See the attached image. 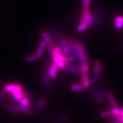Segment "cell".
<instances>
[{"instance_id": "obj_10", "label": "cell", "mask_w": 123, "mask_h": 123, "mask_svg": "<svg viewBox=\"0 0 123 123\" xmlns=\"http://www.w3.org/2000/svg\"><path fill=\"white\" fill-rule=\"evenodd\" d=\"M75 66L78 67L83 73L88 74L90 70V65L88 62H81L77 63Z\"/></svg>"}, {"instance_id": "obj_4", "label": "cell", "mask_w": 123, "mask_h": 123, "mask_svg": "<svg viewBox=\"0 0 123 123\" xmlns=\"http://www.w3.org/2000/svg\"><path fill=\"white\" fill-rule=\"evenodd\" d=\"M59 68L54 63H51L47 68V75L50 79H54L56 78L58 74Z\"/></svg>"}, {"instance_id": "obj_16", "label": "cell", "mask_w": 123, "mask_h": 123, "mask_svg": "<svg viewBox=\"0 0 123 123\" xmlns=\"http://www.w3.org/2000/svg\"><path fill=\"white\" fill-rule=\"evenodd\" d=\"M81 77L83 82V86L85 89H87V88H88L90 85L89 83V76H88V74H85V73H83Z\"/></svg>"}, {"instance_id": "obj_29", "label": "cell", "mask_w": 123, "mask_h": 123, "mask_svg": "<svg viewBox=\"0 0 123 123\" xmlns=\"http://www.w3.org/2000/svg\"><path fill=\"white\" fill-rule=\"evenodd\" d=\"M93 72L94 73V76L97 78L98 80L102 78V74L101 71H99L98 70L97 68L94 67L93 68Z\"/></svg>"}, {"instance_id": "obj_8", "label": "cell", "mask_w": 123, "mask_h": 123, "mask_svg": "<svg viewBox=\"0 0 123 123\" xmlns=\"http://www.w3.org/2000/svg\"><path fill=\"white\" fill-rule=\"evenodd\" d=\"M22 91L23 87L20 84H17L15 89L12 92L14 98L17 101H20L22 98Z\"/></svg>"}, {"instance_id": "obj_20", "label": "cell", "mask_w": 123, "mask_h": 123, "mask_svg": "<svg viewBox=\"0 0 123 123\" xmlns=\"http://www.w3.org/2000/svg\"><path fill=\"white\" fill-rule=\"evenodd\" d=\"M46 101L44 99H41L37 103L36 106V111L38 112L42 110L44 106L45 105Z\"/></svg>"}, {"instance_id": "obj_41", "label": "cell", "mask_w": 123, "mask_h": 123, "mask_svg": "<svg viewBox=\"0 0 123 123\" xmlns=\"http://www.w3.org/2000/svg\"><path fill=\"white\" fill-rule=\"evenodd\" d=\"M87 1L88 3H89V4L90 5V4H91V0H87Z\"/></svg>"}, {"instance_id": "obj_21", "label": "cell", "mask_w": 123, "mask_h": 123, "mask_svg": "<svg viewBox=\"0 0 123 123\" xmlns=\"http://www.w3.org/2000/svg\"><path fill=\"white\" fill-rule=\"evenodd\" d=\"M17 108L18 109V112H21L22 113L27 114H31L32 111L27 107H24L23 106H18L17 107Z\"/></svg>"}, {"instance_id": "obj_36", "label": "cell", "mask_w": 123, "mask_h": 123, "mask_svg": "<svg viewBox=\"0 0 123 123\" xmlns=\"http://www.w3.org/2000/svg\"><path fill=\"white\" fill-rule=\"evenodd\" d=\"M47 51L48 53V54L52 58L54 56V53H53V50L51 49L48 46L47 47Z\"/></svg>"}, {"instance_id": "obj_6", "label": "cell", "mask_w": 123, "mask_h": 123, "mask_svg": "<svg viewBox=\"0 0 123 123\" xmlns=\"http://www.w3.org/2000/svg\"><path fill=\"white\" fill-rule=\"evenodd\" d=\"M92 14H93V20L89 27L90 29H93L99 24L101 21L102 12L100 10H98Z\"/></svg>"}, {"instance_id": "obj_3", "label": "cell", "mask_w": 123, "mask_h": 123, "mask_svg": "<svg viewBox=\"0 0 123 123\" xmlns=\"http://www.w3.org/2000/svg\"><path fill=\"white\" fill-rule=\"evenodd\" d=\"M62 70L65 72L70 73V74L78 75L80 76L83 74L81 70L78 67L73 65H67Z\"/></svg>"}, {"instance_id": "obj_13", "label": "cell", "mask_w": 123, "mask_h": 123, "mask_svg": "<svg viewBox=\"0 0 123 123\" xmlns=\"http://www.w3.org/2000/svg\"><path fill=\"white\" fill-rule=\"evenodd\" d=\"M114 26L117 30H121L123 28V17L118 15L115 17L114 20Z\"/></svg>"}, {"instance_id": "obj_1", "label": "cell", "mask_w": 123, "mask_h": 123, "mask_svg": "<svg viewBox=\"0 0 123 123\" xmlns=\"http://www.w3.org/2000/svg\"><path fill=\"white\" fill-rule=\"evenodd\" d=\"M72 51V55L75 60L81 62H88V55L86 52V48L85 44L81 41L76 39H71L68 41Z\"/></svg>"}, {"instance_id": "obj_30", "label": "cell", "mask_w": 123, "mask_h": 123, "mask_svg": "<svg viewBox=\"0 0 123 123\" xmlns=\"http://www.w3.org/2000/svg\"><path fill=\"white\" fill-rule=\"evenodd\" d=\"M121 109H119L118 108H112L111 110V113H112V115H114L115 117L119 116L120 115Z\"/></svg>"}, {"instance_id": "obj_14", "label": "cell", "mask_w": 123, "mask_h": 123, "mask_svg": "<svg viewBox=\"0 0 123 123\" xmlns=\"http://www.w3.org/2000/svg\"><path fill=\"white\" fill-rule=\"evenodd\" d=\"M107 98L108 99L109 103L112 106V108H118V105L117 102L115 100L114 95L112 92H107Z\"/></svg>"}, {"instance_id": "obj_5", "label": "cell", "mask_w": 123, "mask_h": 123, "mask_svg": "<svg viewBox=\"0 0 123 123\" xmlns=\"http://www.w3.org/2000/svg\"><path fill=\"white\" fill-rule=\"evenodd\" d=\"M93 20V14L91 12L90 9L83 10L80 18V23H88L91 25Z\"/></svg>"}, {"instance_id": "obj_9", "label": "cell", "mask_w": 123, "mask_h": 123, "mask_svg": "<svg viewBox=\"0 0 123 123\" xmlns=\"http://www.w3.org/2000/svg\"><path fill=\"white\" fill-rule=\"evenodd\" d=\"M42 78L46 91H47L48 93H51L52 87L50 83V79L48 78V76L47 75L45 74L42 75Z\"/></svg>"}, {"instance_id": "obj_23", "label": "cell", "mask_w": 123, "mask_h": 123, "mask_svg": "<svg viewBox=\"0 0 123 123\" xmlns=\"http://www.w3.org/2000/svg\"><path fill=\"white\" fill-rule=\"evenodd\" d=\"M17 87V85L11 84L6 85L4 89H5L6 92H11V93H12L14 91V90Z\"/></svg>"}, {"instance_id": "obj_19", "label": "cell", "mask_w": 123, "mask_h": 123, "mask_svg": "<svg viewBox=\"0 0 123 123\" xmlns=\"http://www.w3.org/2000/svg\"><path fill=\"white\" fill-rule=\"evenodd\" d=\"M90 26V24L86 22L83 23H80V24L77 27L76 30L78 32H82L87 29L88 28H89Z\"/></svg>"}, {"instance_id": "obj_15", "label": "cell", "mask_w": 123, "mask_h": 123, "mask_svg": "<svg viewBox=\"0 0 123 123\" xmlns=\"http://www.w3.org/2000/svg\"><path fill=\"white\" fill-rule=\"evenodd\" d=\"M69 119V117L67 115H61L55 117L53 118V121L55 123H59L67 121Z\"/></svg>"}, {"instance_id": "obj_22", "label": "cell", "mask_w": 123, "mask_h": 123, "mask_svg": "<svg viewBox=\"0 0 123 123\" xmlns=\"http://www.w3.org/2000/svg\"><path fill=\"white\" fill-rule=\"evenodd\" d=\"M5 108L8 110L10 111V112H12L13 113L17 114L19 112L18 111V109L17 108V107L14 106L12 105L9 104H7L5 105Z\"/></svg>"}, {"instance_id": "obj_2", "label": "cell", "mask_w": 123, "mask_h": 123, "mask_svg": "<svg viewBox=\"0 0 123 123\" xmlns=\"http://www.w3.org/2000/svg\"><path fill=\"white\" fill-rule=\"evenodd\" d=\"M60 44L62 55L65 56L72 55V51L69 46L68 41L64 38L60 41Z\"/></svg>"}, {"instance_id": "obj_11", "label": "cell", "mask_w": 123, "mask_h": 123, "mask_svg": "<svg viewBox=\"0 0 123 123\" xmlns=\"http://www.w3.org/2000/svg\"><path fill=\"white\" fill-rule=\"evenodd\" d=\"M46 45H47V43L43 40H42L40 42L39 46H38V48L36 55L38 58H40V57L43 56L45 51V49L46 47Z\"/></svg>"}, {"instance_id": "obj_28", "label": "cell", "mask_w": 123, "mask_h": 123, "mask_svg": "<svg viewBox=\"0 0 123 123\" xmlns=\"http://www.w3.org/2000/svg\"><path fill=\"white\" fill-rule=\"evenodd\" d=\"M6 98V91L5 89L3 88L2 89L1 93H0V103H3L5 101Z\"/></svg>"}, {"instance_id": "obj_7", "label": "cell", "mask_w": 123, "mask_h": 123, "mask_svg": "<svg viewBox=\"0 0 123 123\" xmlns=\"http://www.w3.org/2000/svg\"><path fill=\"white\" fill-rule=\"evenodd\" d=\"M47 33L51 39L61 41L65 38L64 33L59 30H51Z\"/></svg>"}, {"instance_id": "obj_38", "label": "cell", "mask_w": 123, "mask_h": 123, "mask_svg": "<svg viewBox=\"0 0 123 123\" xmlns=\"http://www.w3.org/2000/svg\"><path fill=\"white\" fill-rule=\"evenodd\" d=\"M94 99H95V101H97V102L101 103L103 101V98L101 97H98V96H95V97H94Z\"/></svg>"}, {"instance_id": "obj_33", "label": "cell", "mask_w": 123, "mask_h": 123, "mask_svg": "<svg viewBox=\"0 0 123 123\" xmlns=\"http://www.w3.org/2000/svg\"><path fill=\"white\" fill-rule=\"evenodd\" d=\"M112 115V113H111V110H108V111H104V112H102L101 114V115L102 117H108L109 116H111Z\"/></svg>"}, {"instance_id": "obj_27", "label": "cell", "mask_w": 123, "mask_h": 123, "mask_svg": "<svg viewBox=\"0 0 123 123\" xmlns=\"http://www.w3.org/2000/svg\"><path fill=\"white\" fill-rule=\"evenodd\" d=\"M94 67L97 68L98 70L99 71H102L103 70V68L102 65L101 63V62L98 60H95L94 62Z\"/></svg>"}, {"instance_id": "obj_24", "label": "cell", "mask_w": 123, "mask_h": 123, "mask_svg": "<svg viewBox=\"0 0 123 123\" xmlns=\"http://www.w3.org/2000/svg\"><path fill=\"white\" fill-rule=\"evenodd\" d=\"M41 36L43 38V40L46 42V43L47 44L49 43L52 40L50 38V37H49L48 34L47 32L45 31H43L41 32Z\"/></svg>"}, {"instance_id": "obj_25", "label": "cell", "mask_w": 123, "mask_h": 123, "mask_svg": "<svg viewBox=\"0 0 123 123\" xmlns=\"http://www.w3.org/2000/svg\"><path fill=\"white\" fill-rule=\"evenodd\" d=\"M19 102H20V103L22 105V106L24 107H29L31 106V103L28 99L22 98Z\"/></svg>"}, {"instance_id": "obj_39", "label": "cell", "mask_w": 123, "mask_h": 123, "mask_svg": "<svg viewBox=\"0 0 123 123\" xmlns=\"http://www.w3.org/2000/svg\"><path fill=\"white\" fill-rule=\"evenodd\" d=\"M120 116L122 117H123V110H121V113H120Z\"/></svg>"}, {"instance_id": "obj_37", "label": "cell", "mask_w": 123, "mask_h": 123, "mask_svg": "<svg viewBox=\"0 0 123 123\" xmlns=\"http://www.w3.org/2000/svg\"><path fill=\"white\" fill-rule=\"evenodd\" d=\"M48 47H49L52 50H53L54 49H55V48L56 46L55 45V43H54V42L52 41H51L49 43H48Z\"/></svg>"}, {"instance_id": "obj_40", "label": "cell", "mask_w": 123, "mask_h": 123, "mask_svg": "<svg viewBox=\"0 0 123 123\" xmlns=\"http://www.w3.org/2000/svg\"><path fill=\"white\" fill-rule=\"evenodd\" d=\"M120 49L122 50L123 51V43L122 44H121V45L120 46Z\"/></svg>"}, {"instance_id": "obj_32", "label": "cell", "mask_w": 123, "mask_h": 123, "mask_svg": "<svg viewBox=\"0 0 123 123\" xmlns=\"http://www.w3.org/2000/svg\"><path fill=\"white\" fill-rule=\"evenodd\" d=\"M53 51L54 53V56L59 55V54H62V49L60 46H56L55 48L53 50Z\"/></svg>"}, {"instance_id": "obj_17", "label": "cell", "mask_w": 123, "mask_h": 123, "mask_svg": "<svg viewBox=\"0 0 123 123\" xmlns=\"http://www.w3.org/2000/svg\"><path fill=\"white\" fill-rule=\"evenodd\" d=\"M53 61L56 66L58 67L59 68H60L61 69H63L65 66H66V64H65V62L61 61L59 59H57L56 56H53L52 57Z\"/></svg>"}, {"instance_id": "obj_18", "label": "cell", "mask_w": 123, "mask_h": 123, "mask_svg": "<svg viewBox=\"0 0 123 123\" xmlns=\"http://www.w3.org/2000/svg\"><path fill=\"white\" fill-rule=\"evenodd\" d=\"M70 89L73 91L80 92L84 91L85 88L82 85H80L78 84H74L72 85L70 87Z\"/></svg>"}, {"instance_id": "obj_12", "label": "cell", "mask_w": 123, "mask_h": 123, "mask_svg": "<svg viewBox=\"0 0 123 123\" xmlns=\"http://www.w3.org/2000/svg\"><path fill=\"white\" fill-rule=\"evenodd\" d=\"M90 93L93 95V97H95V96H98V97H101L103 98H107V93L105 91H104L102 90H99L98 89H92L90 90Z\"/></svg>"}, {"instance_id": "obj_26", "label": "cell", "mask_w": 123, "mask_h": 123, "mask_svg": "<svg viewBox=\"0 0 123 123\" xmlns=\"http://www.w3.org/2000/svg\"><path fill=\"white\" fill-rule=\"evenodd\" d=\"M37 59H38V57H37V56L36 55H30L26 56L25 60L26 62L29 63V62H32L35 61Z\"/></svg>"}, {"instance_id": "obj_31", "label": "cell", "mask_w": 123, "mask_h": 123, "mask_svg": "<svg viewBox=\"0 0 123 123\" xmlns=\"http://www.w3.org/2000/svg\"><path fill=\"white\" fill-rule=\"evenodd\" d=\"M75 60V58L74 57V56L73 55H70L68 57H66V60L65 61V63L66 64V65H69L70 63L72 62Z\"/></svg>"}, {"instance_id": "obj_34", "label": "cell", "mask_w": 123, "mask_h": 123, "mask_svg": "<svg viewBox=\"0 0 123 123\" xmlns=\"http://www.w3.org/2000/svg\"><path fill=\"white\" fill-rule=\"evenodd\" d=\"M83 10L89 9V4L87 0H83Z\"/></svg>"}, {"instance_id": "obj_35", "label": "cell", "mask_w": 123, "mask_h": 123, "mask_svg": "<svg viewBox=\"0 0 123 123\" xmlns=\"http://www.w3.org/2000/svg\"><path fill=\"white\" fill-rule=\"evenodd\" d=\"M98 80V79H97V78L94 75L91 76L90 78H89V83L90 85H93Z\"/></svg>"}]
</instances>
